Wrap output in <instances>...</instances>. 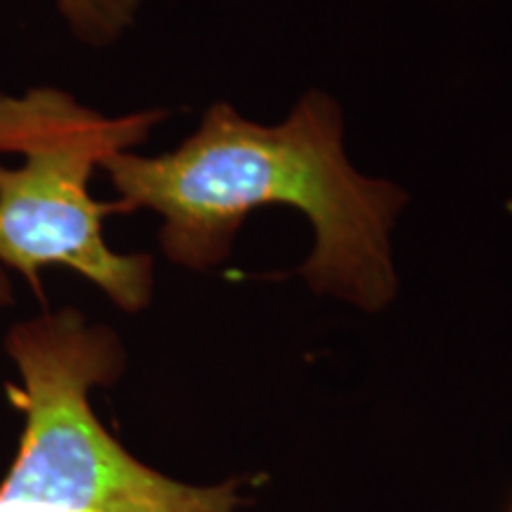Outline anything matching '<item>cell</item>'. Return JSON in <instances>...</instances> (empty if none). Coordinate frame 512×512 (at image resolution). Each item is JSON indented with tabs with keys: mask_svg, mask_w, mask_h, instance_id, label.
Segmentation results:
<instances>
[{
	"mask_svg": "<svg viewBox=\"0 0 512 512\" xmlns=\"http://www.w3.org/2000/svg\"><path fill=\"white\" fill-rule=\"evenodd\" d=\"M55 5L76 38L105 48L131 27L140 0H55Z\"/></svg>",
	"mask_w": 512,
	"mask_h": 512,
	"instance_id": "4",
	"label": "cell"
},
{
	"mask_svg": "<svg viewBox=\"0 0 512 512\" xmlns=\"http://www.w3.org/2000/svg\"><path fill=\"white\" fill-rule=\"evenodd\" d=\"M24 415L17 456L0 479V512H245L238 484L190 486L128 453L91 406L95 387L124 373L117 332L62 309L22 320L5 337Z\"/></svg>",
	"mask_w": 512,
	"mask_h": 512,
	"instance_id": "2",
	"label": "cell"
},
{
	"mask_svg": "<svg viewBox=\"0 0 512 512\" xmlns=\"http://www.w3.org/2000/svg\"><path fill=\"white\" fill-rule=\"evenodd\" d=\"M166 110L107 117L62 88L0 93V268L22 273L38 297L41 273L67 266L121 311L138 313L155 290V261L107 245L102 221L117 202L88 192L107 159L143 145Z\"/></svg>",
	"mask_w": 512,
	"mask_h": 512,
	"instance_id": "3",
	"label": "cell"
},
{
	"mask_svg": "<svg viewBox=\"0 0 512 512\" xmlns=\"http://www.w3.org/2000/svg\"><path fill=\"white\" fill-rule=\"evenodd\" d=\"M510 512H512V510H510Z\"/></svg>",
	"mask_w": 512,
	"mask_h": 512,
	"instance_id": "6",
	"label": "cell"
},
{
	"mask_svg": "<svg viewBox=\"0 0 512 512\" xmlns=\"http://www.w3.org/2000/svg\"><path fill=\"white\" fill-rule=\"evenodd\" d=\"M100 169L117 192L119 214L150 209L162 216L159 245L178 266L223 264L247 216L283 204L313 226V249L299 268L311 290L363 311L394 299L392 228L406 192L349 162L342 110L328 93L306 91L275 126L216 102L176 150L119 152Z\"/></svg>",
	"mask_w": 512,
	"mask_h": 512,
	"instance_id": "1",
	"label": "cell"
},
{
	"mask_svg": "<svg viewBox=\"0 0 512 512\" xmlns=\"http://www.w3.org/2000/svg\"><path fill=\"white\" fill-rule=\"evenodd\" d=\"M5 304H12V285L8 275H5L3 268H0V306Z\"/></svg>",
	"mask_w": 512,
	"mask_h": 512,
	"instance_id": "5",
	"label": "cell"
}]
</instances>
